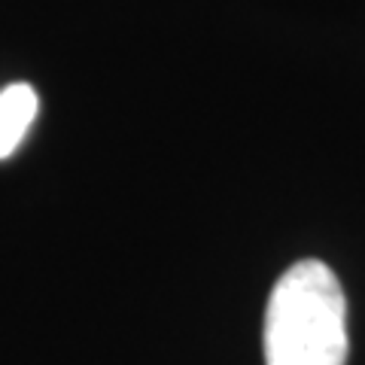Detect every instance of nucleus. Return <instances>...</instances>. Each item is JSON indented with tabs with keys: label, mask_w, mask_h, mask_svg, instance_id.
I'll list each match as a JSON object with an SVG mask.
<instances>
[{
	"label": "nucleus",
	"mask_w": 365,
	"mask_h": 365,
	"mask_svg": "<svg viewBox=\"0 0 365 365\" xmlns=\"http://www.w3.org/2000/svg\"><path fill=\"white\" fill-rule=\"evenodd\" d=\"M40 110L37 91L25 83L0 88V162L13 155L28 137Z\"/></svg>",
	"instance_id": "obj_2"
},
{
	"label": "nucleus",
	"mask_w": 365,
	"mask_h": 365,
	"mask_svg": "<svg viewBox=\"0 0 365 365\" xmlns=\"http://www.w3.org/2000/svg\"><path fill=\"white\" fill-rule=\"evenodd\" d=\"M347 299L335 271L302 259L280 274L265 307V365H344Z\"/></svg>",
	"instance_id": "obj_1"
}]
</instances>
